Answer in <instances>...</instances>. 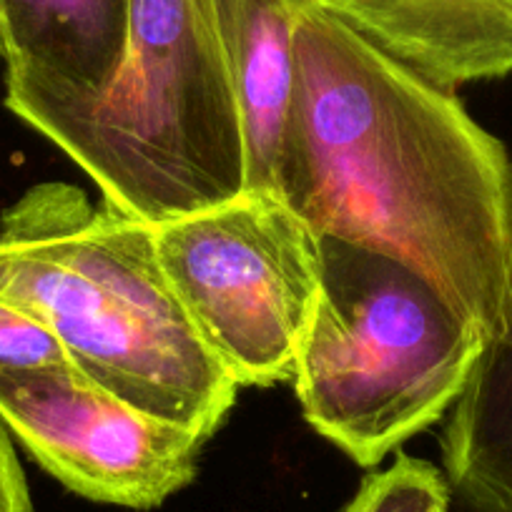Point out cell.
I'll return each instance as SVG.
<instances>
[{
    "label": "cell",
    "mask_w": 512,
    "mask_h": 512,
    "mask_svg": "<svg viewBox=\"0 0 512 512\" xmlns=\"http://www.w3.org/2000/svg\"><path fill=\"white\" fill-rule=\"evenodd\" d=\"M510 191L512 161L455 91L299 0L282 199L314 234L415 267L492 342L507 324Z\"/></svg>",
    "instance_id": "cell-1"
},
{
    "label": "cell",
    "mask_w": 512,
    "mask_h": 512,
    "mask_svg": "<svg viewBox=\"0 0 512 512\" xmlns=\"http://www.w3.org/2000/svg\"><path fill=\"white\" fill-rule=\"evenodd\" d=\"M0 302L46 324L83 377L206 442L234 407L239 384L186 322L154 226L78 186L43 181L3 211Z\"/></svg>",
    "instance_id": "cell-2"
},
{
    "label": "cell",
    "mask_w": 512,
    "mask_h": 512,
    "mask_svg": "<svg viewBox=\"0 0 512 512\" xmlns=\"http://www.w3.org/2000/svg\"><path fill=\"white\" fill-rule=\"evenodd\" d=\"M319 259L294 392L314 432L359 467H377L445 420L487 339L395 256L322 234Z\"/></svg>",
    "instance_id": "cell-3"
},
{
    "label": "cell",
    "mask_w": 512,
    "mask_h": 512,
    "mask_svg": "<svg viewBox=\"0 0 512 512\" xmlns=\"http://www.w3.org/2000/svg\"><path fill=\"white\" fill-rule=\"evenodd\" d=\"M131 219L161 221L244 194V139L211 0H131L121 68L51 139Z\"/></svg>",
    "instance_id": "cell-4"
},
{
    "label": "cell",
    "mask_w": 512,
    "mask_h": 512,
    "mask_svg": "<svg viewBox=\"0 0 512 512\" xmlns=\"http://www.w3.org/2000/svg\"><path fill=\"white\" fill-rule=\"evenodd\" d=\"M164 277L206 352L239 387L292 382L322 282L319 236L274 194L154 226Z\"/></svg>",
    "instance_id": "cell-5"
},
{
    "label": "cell",
    "mask_w": 512,
    "mask_h": 512,
    "mask_svg": "<svg viewBox=\"0 0 512 512\" xmlns=\"http://www.w3.org/2000/svg\"><path fill=\"white\" fill-rule=\"evenodd\" d=\"M0 422L66 490L101 505L154 510L189 487L204 437L159 420L71 364L0 367Z\"/></svg>",
    "instance_id": "cell-6"
},
{
    "label": "cell",
    "mask_w": 512,
    "mask_h": 512,
    "mask_svg": "<svg viewBox=\"0 0 512 512\" xmlns=\"http://www.w3.org/2000/svg\"><path fill=\"white\" fill-rule=\"evenodd\" d=\"M131 0H0L6 106L51 141L106 96L121 68Z\"/></svg>",
    "instance_id": "cell-7"
},
{
    "label": "cell",
    "mask_w": 512,
    "mask_h": 512,
    "mask_svg": "<svg viewBox=\"0 0 512 512\" xmlns=\"http://www.w3.org/2000/svg\"><path fill=\"white\" fill-rule=\"evenodd\" d=\"M244 139V191L282 199L297 113L299 0H211Z\"/></svg>",
    "instance_id": "cell-8"
},
{
    "label": "cell",
    "mask_w": 512,
    "mask_h": 512,
    "mask_svg": "<svg viewBox=\"0 0 512 512\" xmlns=\"http://www.w3.org/2000/svg\"><path fill=\"white\" fill-rule=\"evenodd\" d=\"M437 86L512 73V0H314Z\"/></svg>",
    "instance_id": "cell-9"
},
{
    "label": "cell",
    "mask_w": 512,
    "mask_h": 512,
    "mask_svg": "<svg viewBox=\"0 0 512 512\" xmlns=\"http://www.w3.org/2000/svg\"><path fill=\"white\" fill-rule=\"evenodd\" d=\"M442 472L470 512H512V191L507 324L485 344L470 382L445 417Z\"/></svg>",
    "instance_id": "cell-10"
},
{
    "label": "cell",
    "mask_w": 512,
    "mask_h": 512,
    "mask_svg": "<svg viewBox=\"0 0 512 512\" xmlns=\"http://www.w3.org/2000/svg\"><path fill=\"white\" fill-rule=\"evenodd\" d=\"M445 472L427 460L400 455L387 470L362 480L344 512H450Z\"/></svg>",
    "instance_id": "cell-11"
},
{
    "label": "cell",
    "mask_w": 512,
    "mask_h": 512,
    "mask_svg": "<svg viewBox=\"0 0 512 512\" xmlns=\"http://www.w3.org/2000/svg\"><path fill=\"white\" fill-rule=\"evenodd\" d=\"M68 354L56 334L23 309L0 302V367L48 369L63 367Z\"/></svg>",
    "instance_id": "cell-12"
},
{
    "label": "cell",
    "mask_w": 512,
    "mask_h": 512,
    "mask_svg": "<svg viewBox=\"0 0 512 512\" xmlns=\"http://www.w3.org/2000/svg\"><path fill=\"white\" fill-rule=\"evenodd\" d=\"M0 512H33L26 475L16 457L11 432L0 422Z\"/></svg>",
    "instance_id": "cell-13"
}]
</instances>
